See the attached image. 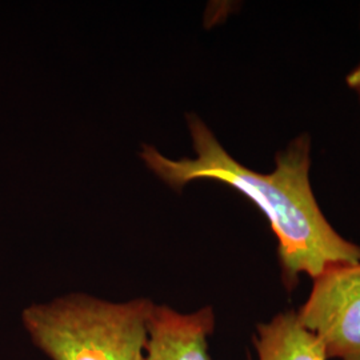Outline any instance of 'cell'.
I'll return each mask as SVG.
<instances>
[{"instance_id": "1", "label": "cell", "mask_w": 360, "mask_h": 360, "mask_svg": "<svg viewBox=\"0 0 360 360\" xmlns=\"http://www.w3.org/2000/svg\"><path fill=\"white\" fill-rule=\"evenodd\" d=\"M195 158L168 159L150 144L141 158L171 188L181 190L193 180H217L245 195L264 214L278 239L283 283L290 291L302 275L318 278L335 264L360 262V247L330 224L309 183L311 143L300 135L275 158V169L260 174L236 162L206 123L187 115Z\"/></svg>"}, {"instance_id": "2", "label": "cell", "mask_w": 360, "mask_h": 360, "mask_svg": "<svg viewBox=\"0 0 360 360\" xmlns=\"http://www.w3.org/2000/svg\"><path fill=\"white\" fill-rule=\"evenodd\" d=\"M155 307L147 297L116 303L68 294L27 307L22 321L50 360H144Z\"/></svg>"}, {"instance_id": "3", "label": "cell", "mask_w": 360, "mask_h": 360, "mask_svg": "<svg viewBox=\"0 0 360 360\" xmlns=\"http://www.w3.org/2000/svg\"><path fill=\"white\" fill-rule=\"evenodd\" d=\"M295 312L322 342L327 359L360 360V262L323 271Z\"/></svg>"}, {"instance_id": "4", "label": "cell", "mask_w": 360, "mask_h": 360, "mask_svg": "<svg viewBox=\"0 0 360 360\" xmlns=\"http://www.w3.org/2000/svg\"><path fill=\"white\" fill-rule=\"evenodd\" d=\"M214 328L215 314L210 306L184 314L156 304L144 360H211L208 339Z\"/></svg>"}, {"instance_id": "5", "label": "cell", "mask_w": 360, "mask_h": 360, "mask_svg": "<svg viewBox=\"0 0 360 360\" xmlns=\"http://www.w3.org/2000/svg\"><path fill=\"white\" fill-rule=\"evenodd\" d=\"M257 360H328L322 342L285 311L257 324L252 338Z\"/></svg>"}, {"instance_id": "6", "label": "cell", "mask_w": 360, "mask_h": 360, "mask_svg": "<svg viewBox=\"0 0 360 360\" xmlns=\"http://www.w3.org/2000/svg\"><path fill=\"white\" fill-rule=\"evenodd\" d=\"M348 86L352 89V90L356 91L358 96L360 99V63L358 67L349 74L347 77Z\"/></svg>"}]
</instances>
